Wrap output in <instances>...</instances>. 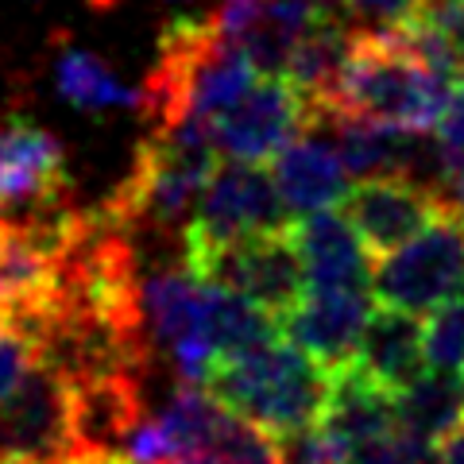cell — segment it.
I'll return each instance as SVG.
<instances>
[{
  "label": "cell",
  "instance_id": "obj_7",
  "mask_svg": "<svg viewBox=\"0 0 464 464\" xmlns=\"http://www.w3.org/2000/svg\"><path fill=\"white\" fill-rule=\"evenodd\" d=\"M464 286V221L457 209L441 213L402 248L387 252L372 271V290L380 306L430 317Z\"/></svg>",
  "mask_w": 464,
  "mask_h": 464
},
{
  "label": "cell",
  "instance_id": "obj_3",
  "mask_svg": "<svg viewBox=\"0 0 464 464\" xmlns=\"http://www.w3.org/2000/svg\"><path fill=\"white\" fill-rule=\"evenodd\" d=\"M206 387L232 414L264 426L275 438L317 426L329 411L333 372L295 348L286 337L244 348L237 356L217 360Z\"/></svg>",
  "mask_w": 464,
  "mask_h": 464
},
{
  "label": "cell",
  "instance_id": "obj_20",
  "mask_svg": "<svg viewBox=\"0 0 464 464\" xmlns=\"http://www.w3.org/2000/svg\"><path fill=\"white\" fill-rule=\"evenodd\" d=\"M438 143V194L449 209L464 206V85H457V97L449 101L445 116L433 128Z\"/></svg>",
  "mask_w": 464,
  "mask_h": 464
},
{
  "label": "cell",
  "instance_id": "obj_28",
  "mask_svg": "<svg viewBox=\"0 0 464 464\" xmlns=\"http://www.w3.org/2000/svg\"><path fill=\"white\" fill-rule=\"evenodd\" d=\"M8 232H12V221H8V213H0V252H5V240H8Z\"/></svg>",
  "mask_w": 464,
  "mask_h": 464
},
{
  "label": "cell",
  "instance_id": "obj_11",
  "mask_svg": "<svg viewBox=\"0 0 464 464\" xmlns=\"http://www.w3.org/2000/svg\"><path fill=\"white\" fill-rule=\"evenodd\" d=\"M441 213H449L445 198L433 186L411 174H380L356 182L344 198V217L360 232L372 256H387L430 228Z\"/></svg>",
  "mask_w": 464,
  "mask_h": 464
},
{
  "label": "cell",
  "instance_id": "obj_22",
  "mask_svg": "<svg viewBox=\"0 0 464 464\" xmlns=\"http://www.w3.org/2000/svg\"><path fill=\"white\" fill-rule=\"evenodd\" d=\"M426 360L430 368H464V306L457 302V295L430 314Z\"/></svg>",
  "mask_w": 464,
  "mask_h": 464
},
{
  "label": "cell",
  "instance_id": "obj_15",
  "mask_svg": "<svg viewBox=\"0 0 464 464\" xmlns=\"http://www.w3.org/2000/svg\"><path fill=\"white\" fill-rule=\"evenodd\" d=\"M356 364L364 368L375 383L402 395L418 375L426 372V325H418V314L380 306L364 329Z\"/></svg>",
  "mask_w": 464,
  "mask_h": 464
},
{
  "label": "cell",
  "instance_id": "obj_1",
  "mask_svg": "<svg viewBox=\"0 0 464 464\" xmlns=\"http://www.w3.org/2000/svg\"><path fill=\"white\" fill-rule=\"evenodd\" d=\"M264 78L244 51L228 39L217 20H174L159 39V58L140 90V109L148 128H209L228 105Z\"/></svg>",
  "mask_w": 464,
  "mask_h": 464
},
{
  "label": "cell",
  "instance_id": "obj_24",
  "mask_svg": "<svg viewBox=\"0 0 464 464\" xmlns=\"http://www.w3.org/2000/svg\"><path fill=\"white\" fill-rule=\"evenodd\" d=\"M35 364H39L35 344L27 341L16 325L0 322V402L8 395H16L27 375L35 372Z\"/></svg>",
  "mask_w": 464,
  "mask_h": 464
},
{
  "label": "cell",
  "instance_id": "obj_9",
  "mask_svg": "<svg viewBox=\"0 0 464 464\" xmlns=\"http://www.w3.org/2000/svg\"><path fill=\"white\" fill-rule=\"evenodd\" d=\"M78 453L74 387L35 364L16 395L0 402V460H63Z\"/></svg>",
  "mask_w": 464,
  "mask_h": 464
},
{
  "label": "cell",
  "instance_id": "obj_8",
  "mask_svg": "<svg viewBox=\"0 0 464 464\" xmlns=\"http://www.w3.org/2000/svg\"><path fill=\"white\" fill-rule=\"evenodd\" d=\"M290 225L295 221H290V209L279 194L275 170L244 163V159H217L182 237L237 240L256 237V232H286Z\"/></svg>",
  "mask_w": 464,
  "mask_h": 464
},
{
  "label": "cell",
  "instance_id": "obj_27",
  "mask_svg": "<svg viewBox=\"0 0 464 464\" xmlns=\"http://www.w3.org/2000/svg\"><path fill=\"white\" fill-rule=\"evenodd\" d=\"M0 464H82V453L78 457H63V460H0Z\"/></svg>",
  "mask_w": 464,
  "mask_h": 464
},
{
  "label": "cell",
  "instance_id": "obj_12",
  "mask_svg": "<svg viewBox=\"0 0 464 464\" xmlns=\"http://www.w3.org/2000/svg\"><path fill=\"white\" fill-rule=\"evenodd\" d=\"M375 306H380V298L368 286L306 290V298L279 317V333L306 356H314L317 364L341 372L360 356V341L375 317Z\"/></svg>",
  "mask_w": 464,
  "mask_h": 464
},
{
  "label": "cell",
  "instance_id": "obj_25",
  "mask_svg": "<svg viewBox=\"0 0 464 464\" xmlns=\"http://www.w3.org/2000/svg\"><path fill=\"white\" fill-rule=\"evenodd\" d=\"M314 12L322 24H344L348 27V16H353V5L348 0H314Z\"/></svg>",
  "mask_w": 464,
  "mask_h": 464
},
{
  "label": "cell",
  "instance_id": "obj_30",
  "mask_svg": "<svg viewBox=\"0 0 464 464\" xmlns=\"http://www.w3.org/2000/svg\"><path fill=\"white\" fill-rule=\"evenodd\" d=\"M457 213H460V221H464V206H460V209H457Z\"/></svg>",
  "mask_w": 464,
  "mask_h": 464
},
{
  "label": "cell",
  "instance_id": "obj_19",
  "mask_svg": "<svg viewBox=\"0 0 464 464\" xmlns=\"http://www.w3.org/2000/svg\"><path fill=\"white\" fill-rule=\"evenodd\" d=\"M179 464H283L279 438L240 414H225L217 430Z\"/></svg>",
  "mask_w": 464,
  "mask_h": 464
},
{
  "label": "cell",
  "instance_id": "obj_26",
  "mask_svg": "<svg viewBox=\"0 0 464 464\" xmlns=\"http://www.w3.org/2000/svg\"><path fill=\"white\" fill-rule=\"evenodd\" d=\"M433 464H464V426H457V430L441 441L438 460H433Z\"/></svg>",
  "mask_w": 464,
  "mask_h": 464
},
{
  "label": "cell",
  "instance_id": "obj_2",
  "mask_svg": "<svg viewBox=\"0 0 464 464\" xmlns=\"http://www.w3.org/2000/svg\"><path fill=\"white\" fill-rule=\"evenodd\" d=\"M457 78L430 70L399 32H353L344 78L329 109L314 116L306 132L329 116H364L406 132H433L449 101L457 97Z\"/></svg>",
  "mask_w": 464,
  "mask_h": 464
},
{
  "label": "cell",
  "instance_id": "obj_10",
  "mask_svg": "<svg viewBox=\"0 0 464 464\" xmlns=\"http://www.w3.org/2000/svg\"><path fill=\"white\" fill-rule=\"evenodd\" d=\"M310 105L290 78H259L237 105L213 121V151L221 159L264 163L306 132Z\"/></svg>",
  "mask_w": 464,
  "mask_h": 464
},
{
  "label": "cell",
  "instance_id": "obj_4",
  "mask_svg": "<svg viewBox=\"0 0 464 464\" xmlns=\"http://www.w3.org/2000/svg\"><path fill=\"white\" fill-rule=\"evenodd\" d=\"M217 159L221 155L213 151L209 128H174V132L148 128L132 170L101 209L128 228L174 232L198 209V198L206 190Z\"/></svg>",
  "mask_w": 464,
  "mask_h": 464
},
{
  "label": "cell",
  "instance_id": "obj_16",
  "mask_svg": "<svg viewBox=\"0 0 464 464\" xmlns=\"http://www.w3.org/2000/svg\"><path fill=\"white\" fill-rule=\"evenodd\" d=\"M322 422L341 433L348 449L368 445L375 438L395 430L399 422V395L387 391L383 383H375L372 375L353 360L348 368L333 372V395H329V411Z\"/></svg>",
  "mask_w": 464,
  "mask_h": 464
},
{
  "label": "cell",
  "instance_id": "obj_23",
  "mask_svg": "<svg viewBox=\"0 0 464 464\" xmlns=\"http://www.w3.org/2000/svg\"><path fill=\"white\" fill-rule=\"evenodd\" d=\"M348 5H353V16H348L353 32H402L422 20L430 0H348Z\"/></svg>",
  "mask_w": 464,
  "mask_h": 464
},
{
  "label": "cell",
  "instance_id": "obj_17",
  "mask_svg": "<svg viewBox=\"0 0 464 464\" xmlns=\"http://www.w3.org/2000/svg\"><path fill=\"white\" fill-rule=\"evenodd\" d=\"M457 426H464V368L422 372L399 395V430L414 441L438 449Z\"/></svg>",
  "mask_w": 464,
  "mask_h": 464
},
{
  "label": "cell",
  "instance_id": "obj_31",
  "mask_svg": "<svg viewBox=\"0 0 464 464\" xmlns=\"http://www.w3.org/2000/svg\"><path fill=\"white\" fill-rule=\"evenodd\" d=\"M460 85H464V70H460Z\"/></svg>",
  "mask_w": 464,
  "mask_h": 464
},
{
  "label": "cell",
  "instance_id": "obj_29",
  "mask_svg": "<svg viewBox=\"0 0 464 464\" xmlns=\"http://www.w3.org/2000/svg\"><path fill=\"white\" fill-rule=\"evenodd\" d=\"M457 302H460V306H464V286H460V290H457Z\"/></svg>",
  "mask_w": 464,
  "mask_h": 464
},
{
  "label": "cell",
  "instance_id": "obj_6",
  "mask_svg": "<svg viewBox=\"0 0 464 464\" xmlns=\"http://www.w3.org/2000/svg\"><path fill=\"white\" fill-rule=\"evenodd\" d=\"M213 298H217V286L198 279L186 264L159 267L151 275H143L140 283L143 325H148L155 344L170 356L179 380L206 383V375L221 360L217 329H213Z\"/></svg>",
  "mask_w": 464,
  "mask_h": 464
},
{
  "label": "cell",
  "instance_id": "obj_21",
  "mask_svg": "<svg viewBox=\"0 0 464 464\" xmlns=\"http://www.w3.org/2000/svg\"><path fill=\"white\" fill-rule=\"evenodd\" d=\"M283 464H353V449L341 433H333L325 422L283 433L279 438Z\"/></svg>",
  "mask_w": 464,
  "mask_h": 464
},
{
  "label": "cell",
  "instance_id": "obj_18",
  "mask_svg": "<svg viewBox=\"0 0 464 464\" xmlns=\"http://www.w3.org/2000/svg\"><path fill=\"white\" fill-rule=\"evenodd\" d=\"M54 85H58V97L85 112L140 105V93L128 90L97 54L78 51L74 43H66V39L58 43V51H54Z\"/></svg>",
  "mask_w": 464,
  "mask_h": 464
},
{
  "label": "cell",
  "instance_id": "obj_5",
  "mask_svg": "<svg viewBox=\"0 0 464 464\" xmlns=\"http://www.w3.org/2000/svg\"><path fill=\"white\" fill-rule=\"evenodd\" d=\"M182 264L198 279L221 283L237 295L259 302L275 317L295 310L306 298V267L286 232H256L237 240H198L182 237Z\"/></svg>",
  "mask_w": 464,
  "mask_h": 464
},
{
  "label": "cell",
  "instance_id": "obj_14",
  "mask_svg": "<svg viewBox=\"0 0 464 464\" xmlns=\"http://www.w3.org/2000/svg\"><path fill=\"white\" fill-rule=\"evenodd\" d=\"M290 240L302 256L310 290H360L372 283L368 244L360 240V232L344 213L322 209L298 217L290 225Z\"/></svg>",
  "mask_w": 464,
  "mask_h": 464
},
{
  "label": "cell",
  "instance_id": "obj_13",
  "mask_svg": "<svg viewBox=\"0 0 464 464\" xmlns=\"http://www.w3.org/2000/svg\"><path fill=\"white\" fill-rule=\"evenodd\" d=\"M275 182L290 217H310L333 209L353 190V170L325 132H302L275 155Z\"/></svg>",
  "mask_w": 464,
  "mask_h": 464
}]
</instances>
